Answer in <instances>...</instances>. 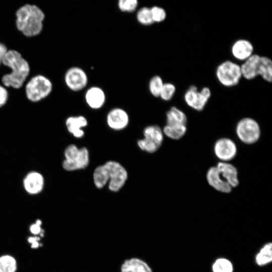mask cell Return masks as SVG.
Returning a JSON list of instances; mask_svg holds the SVG:
<instances>
[{"label": "cell", "mask_w": 272, "mask_h": 272, "mask_svg": "<svg viewBox=\"0 0 272 272\" xmlns=\"http://www.w3.org/2000/svg\"><path fill=\"white\" fill-rule=\"evenodd\" d=\"M211 96V91L208 87H203L198 91L195 86L191 85L185 92L184 100L189 107L200 111L204 109Z\"/></svg>", "instance_id": "obj_9"}, {"label": "cell", "mask_w": 272, "mask_h": 272, "mask_svg": "<svg viewBox=\"0 0 272 272\" xmlns=\"http://www.w3.org/2000/svg\"><path fill=\"white\" fill-rule=\"evenodd\" d=\"M41 221L39 220L36 221L35 224L30 226V230L31 233L33 234L37 235L41 233L42 229L41 228Z\"/></svg>", "instance_id": "obj_33"}, {"label": "cell", "mask_w": 272, "mask_h": 272, "mask_svg": "<svg viewBox=\"0 0 272 272\" xmlns=\"http://www.w3.org/2000/svg\"><path fill=\"white\" fill-rule=\"evenodd\" d=\"M150 9L154 23H160L165 20L167 14L164 8L154 6L150 8Z\"/></svg>", "instance_id": "obj_32"}, {"label": "cell", "mask_w": 272, "mask_h": 272, "mask_svg": "<svg viewBox=\"0 0 272 272\" xmlns=\"http://www.w3.org/2000/svg\"><path fill=\"white\" fill-rule=\"evenodd\" d=\"M258 76L264 81L271 82L272 81V61L267 56H260L258 70Z\"/></svg>", "instance_id": "obj_23"}, {"label": "cell", "mask_w": 272, "mask_h": 272, "mask_svg": "<svg viewBox=\"0 0 272 272\" xmlns=\"http://www.w3.org/2000/svg\"><path fill=\"white\" fill-rule=\"evenodd\" d=\"M39 238L37 237H31L28 239V242L31 243V247L36 248L39 246Z\"/></svg>", "instance_id": "obj_35"}, {"label": "cell", "mask_w": 272, "mask_h": 272, "mask_svg": "<svg viewBox=\"0 0 272 272\" xmlns=\"http://www.w3.org/2000/svg\"><path fill=\"white\" fill-rule=\"evenodd\" d=\"M7 52L6 46L0 43V64L2 62L4 57Z\"/></svg>", "instance_id": "obj_36"}, {"label": "cell", "mask_w": 272, "mask_h": 272, "mask_svg": "<svg viewBox=\"0 0 272 272\" xmlns=\"http://www.w3.org/2000/svg\"><path fill=\"white\" fill-rule=\"evenodd\" d=\"M16 15L17 27L25 36H34L42 31L45 16L36 6L25 5L17 10Z\"/></svg>", "instance_id": "obj_2"}, {"label": "cell", "mask_w": 272, "mask_h": 272, "mask_svg": "<svg viewBox=\"0 0 272 272\" xmlns=\"http://www.w3.org/2000/svg\"><path fill=\"white\" fill-rule=\"evenodd\" d=\"M176 87L171 83H164L159 97L163 100L168 101L172 99L176 92Z\"/></svg>", "instance_id": "obj_30"}, {"label": "cell", "mask_w": 272, "mask_h": 272, "mask_svg": "<svg viewBox=\"0 0 272 272\" xmlns=\"http://www.w3.org/2000/svg\"><path fill=\"white\" fill-rule=\"evenodd\" d=\"M144 138L137 142L139 148L147 153H154L161 146L164 140L162 129L157 125L146 126L143 130Z\"/></svg>", "instance_id": "obj_5"}, {"label": "cell", "mask_w": 272, "mask_h": 272, "mask_svg": "<svg viewBox=\"0 0 272 272\" xmlns=\"http://www.w3.org/2000/svg\"><path fill=\"white\" fill-rule=\"evenodd\" d=\"M121 272H152L147 263L137 258L125 260L121 266Z\"/></svg>", "instance_id": "obj_20"}, {"label": "cell", "mask_w": 272, "mask_h": 272, "mask_svg": "<svg viewBox=\"0 0 272 272\" xmlns=\"http://www.w3.org/2000/svg\"><path fill=\"white\" fill-rule=\"evenodd\" d=\"M2 63L12 70L11 73L3 77V84L7 87H12L16 89L20 88L30 72L27 61L18 52L11 50L7 51Z\"/></svg>", "instance_id": "obj_1"}, {"label": "cell", "mask_w": 272, "mask_h": 272, "mask_svg": "<svg viewBox=\"0 0 272 272\" xmlns=\"http://www.w3.org/2000/svg\"><path fill=\"white\" fill-rule=\"evenodd\" d=\"M206 178L209 184L218 191L228 193L232 190V188L222 178L216 166L209 169Z\"/></svg>", "instance_id": "obj_16"}, {"label": "cell", "mask_w": 272, "mask_h": 272, "mask_svg": "<svg viewBox=\"0 0 272 272\" xmlns=\"http://www.w3.org/2000/svg\"><path fill=\"white\" fill-rule=\"evenodd\" d=\"M232 263L225 258L218 259L213 265V272H233Z\"/></svg>", "instance_id": "obj_29"}, {"label": "cell", "mask_w": 272, "mask_h": 272, "mask_svg": "<svg viewBox=\"0 0 272 272\" xmlns=\"http://www.w3.org/2000/svg\"><path fill=\"white\" fill-rule=\"evenodd\" d=\"M93 180L95 187L98 189H102L108 184V171L105 164L99 165L95 169L93 174Z\"/></svg>", "instance_id": "obj_22"}, {"label": "cell", "mask_w": 272, "mask_h": 272, "mask_svg": "<svg viewBox=\"0 0 272 272\" xmlns=\"http://www.w3.org/2000/svg\"><path fill=\"white\" fill-rule=\"evenodd\" d=\"M162 78L158 75L152 77L149 82V90L155 97H159L160 92L164 84Z\"/></svg>", "instance_id": "obj_28"}, {"label": "cell", "mask_w": 272, "mask_h": 272, "mask_svg": "<svg viewBox=\"0 0 272 272\" xmlns=\"http://www.w3.org/2000/svg\"><path fill=\"white\" fill-rule=\"evenodd\" d=\"M256 262L259 265H265L272 260V244H265L256 256Z\"/></svg>", "instance_id": "obj_25"}, {"label": "cell", "mask_w": 272, "mask_h": 272, "mask_svg": "<svg viewBox=\"0 0 272 272\" xmlns=\"http://www.w3.org/2000/svg\"><path fill=\"white\" fill-rule=\"evenodd\" d=\"M216 77L219 82L225 87L235 86L242 78L240 65L231 60H225L217 67Z\"/></svg>", "instance_id": "obj_4"}, {"label": "cell", "mask_w": 272, "mask_h": 272, "mask_svg": "<svg viewBox=\"0 0 272 272\" xmlns=\"http://www.w3.org/2000/svg\"><path fill=\"white\" fill-rule=\"evenodd\" d=\"M186 125H165L162 131L164 135L167 137L175 140L182 138L186 132Z\"/></svg>", "instance_id": "obj_24"}, {"label": "cell", "mask_w": 272, "mask_h": 272, "mask_svg": "<svg viewBox=\"0 0 272 272\" xmlns=\"http://www.w3.org/2000/svg\"><path fill=\"white\" fill-rule=\"evenodd\" d=\"M52 89L50 81L44 76L38 75L32 78L26 86V93L29 100L39 101L47 96Z\"/></svg>", "instance_id": "obj_7"}, {"label": "cell", "mask_w": 272, "mask_h": 272, "mask_svg": "<svg viewBox=\"0 0 272 272\" xmlns=\"http://www.w3.org/2000/svg\"><path fill=\"white\" fill-rule=\"evenodd\" d=\"M254 47L252 43L247 39H239L232 45L231 52L236 60L244 61L253 54Z\"/></svg>", "instance_id": "obj_13"}, {"label": "cell", "mask_w": 272, "mask_h": 272, "mask_svg": "<svg viewBox=\"0 0 272 272\" xmlns=\"http://www.w3.org/2000/svg\"><path fill=\"white\" fill-rule=\"evenodd\" d=\"M214 152L220 162H228L236 157L237 148L233 141L229 138H222L215 143Z\"/></svg>", "instance_id": "obj_11"}, {"label": "cell", "mask_w": 272, "mask_h": 272, "mask_svg": "<svg viewBox=\"0 0 272 272\" xmlns=\"http://www.w3.org/2000/svg\"><path fill=\"white\" fill-rule=\"evenodd\" d=\"M44 180L43 176L36 171L28 173L23 180V186L25 190L29 194L39 193L43 189Z\"/></svg>", "instance_id": "obj_14"}, {"label": "cell", "mask_w": 272, "mask_h": 272, "mask_svg": "<svg viewBox=\"0 0 272 272\" xmlns=\"http://www.w3.org/2000/svg\"><path fill=\"white\" fill-rule=\"evenodd\" d=\"M129 116L122 108L116 107L111 109L106 116L108 126L114 130H121L125 128L129 123Z\"/></svg>", "instance_id": "obj_12"}, {"label": "cell", "mask_w": 272, "mask_h": 272, "mask_svg": "<svg viewBox=\"0 0 272 272\" xmlns=\"http://www.w3.org/2000/svg\"><path fill=\"white\" fill-rule=\"evenodd\" d=\"M104 164L108 174V189L112 192L119 191L127 180V170L120 163L115 161H108Z\"/></svg>", "instance_id": "obj_8"}, {"label": "cell", "mask_w": 272, "mask_h": 272, "mask_svg": "<svg viewBox=\"0 0 272 272\" xmlns=\"http://www.w3.org/2000/svg\"><path fill=\"white\" fill-rule=\"evenodd\" d=\"M17 266V261L13 256L4 255L0 257V272H15Z\"/></svg>", "instance_id": "obj_26"}, {"label": "cell", "mask_w": 272, "mask_h": 272, "mask_svg": "<svg viewBox=\"0 0 272 272\" xmlns=\"http://www.w3.org/2000/svg\"><path fill=\"white\" fill-rule=\"evenodd\" d=\"M87 104L92 109L101 108L106 101V95L104 90L98 86L88 88L85 94Z\"/></svg>", "instance_id": "obj_15"}, {"label": "cell", "mask_w": 272, "mask_h": 272, "mask_svg": "<svg viewBox=\"0 0 272 272\" xmlns=\"http://www.w3.org/2000/svg\"><path fill=\"white\" fill-rule=\"evenodd\" d=\"M88 120L83 115L70 116L65 121V125L68 131L75 138H81L85 134L83 128L87 126Z\"/></svg>", "instance_id": "obj_19"}, {"label": "cell", "mask_w": 272, "mask_h": 272, "mask_svg": "<svg viewBox=\"0 0 272 272\" xmlns=\"http://www.w3.org/2000/svg\"><path fill=\"white\" fill-rule=\"evenodd\" d=\"M137 0H119L118 1V9L122 12L131 13L135 11L138 7Z\"/></svg>", "instance_id": "obj_31"}, {"label": "cell", "mask_w": 272, "mask_h": 272, "mask_svg": "<svg viewBox=\"0 0 272 272\" xmlns=\"http://www.w3.org/2000/svg\"><path fill=\"white\" fill-rule=\"evenodd\" d=\"M64 81L66 86L73 91H80L87 85L88 77L86 72L78 66L69 69L65 73Z\"/></svg>", "instance_id": "obj_10"}, {"label": "cell", "mask_w": 272, "mask_h": 272, "mask_svg": "<svg viewBox=\"0 0 272 272\" xmlns=\"http://www.w3.org/2000/svg\"><path fill=\"white\" fill-rule=\"evenodd\" d=\"M216 167L222 178L232 188L238 185V171L234 165L228 162H219Z\"/></svg>", "instance_id": "obj_18"}, {"label": "cell", "mask_w": 272, "mask_h": 272, "mask_svg": "<svg viewBox=\"0 0 272 272\" xmlns=\"http://www.w3.org/2000/svg\"><path fill=\"white\" fill-rule=\"evenodd\" d=\"M136 18L138 22L143 25L148 26L154 23L150 8L147 7L141 8L137 13Z\"/></svg>", "instance_id": "obj_27"}, {"label": "cell", "mask_w": 272, "mask_h": 272, "mask_svg": "<svg viewBox=\"0 0 272 272\" xmlns=\"http://www.w3.org/2000/svg\"><path fill=\"white\" fill-rule=\"evenodd\" d=\"M8 97V94L6 89L0 86V107L6 104Z\"/></svg>", "instance_id": "obj_34"}, {"label": "cell", "mask_w": 272, "mask_h": 272, "mask_svg": "<svg viewBox=\"0 0 272 272\" xmlns=\"http://www.w3.org/2000/svg\"><path fill=\"white\" fill-rule=\"evenodd\" d=\"M260 56L258 54H253L243 61L240 65L242 78L251 80L258 76V70Z\"/></svg>", "instance_id": "obj_17"}, {"label": "cell", "mask_w": 272, "mask_h": 272, "mask_svg": "<svg viewBox=\"0 0 272 272\" xmlns=\"http://www.w3.org/2000/svg\"><path fill=\"white\" fill-rule=\"evenodd\" d=\"M166 125H181L187 123V116L183 111L173 106L166 113Z\"/></svg>", "instance_id": "obj_21"}, {"label": "cell", "mask_w": 272, "mask_h": 272, "mask_svg": "<svg viewBox=\"0 0 272 272\" xmlns=\"http://www.w3.org/2000/svg\"><path fill=\"white\" fill-rule=\"evenodd\" d=\"M63 168L68 171L85 169L90 162V155L86 147L78 148L76 145H69L64 152Z\"/></svg>", "instance_id": "obj_3"}, {"label": "cell", "mask_w": 272, "mask_h": 272, "mask_svg": "<svg viewBox=\"0 0 272 272\" xmlns=\"http://www.w3.org/2000/svg\"><path fill=\"white\" fill-rule=\"evenodd\" d=\"M236 133L242 142L250 145L258 141L261 131L259 125L255 120L250 117H245L237 123Z\"/></svg>", "instance_id": "obj_6"}]
</instances>
